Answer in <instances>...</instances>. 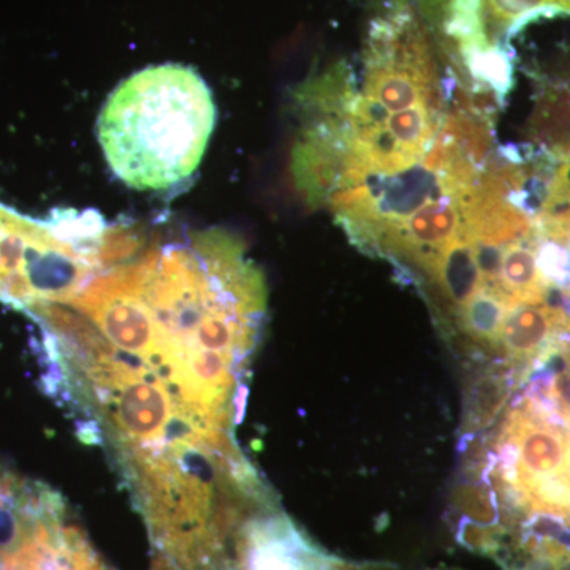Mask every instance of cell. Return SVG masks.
Instances as JSON below:
<instances>
[{
    "label": "cell",
    "mask_w": 570,
    "mask_h": 570,
    "mask_svg": "<svg viewBox=\"0 0 570 570\" xmlns=\"http://www.w3.org/2000/svg\"><path fill=\"white\" fill-rule=\"evenodd\" d=\"M510 305L504 296L490 287H483L478 295L461 307L453 318L456 330L466 337L468 343L478 352H497L502 324L508 316Z\"/></svg>",
    "instance_id": "obj_9"
},
{
    "label": "cell",
    "mask_w": 570,
    "mask_h": 570,
    "mask_svg": "<svg viewBox=\"0 0 570 570\" xmlns=\"http://www.w3.org/2000/svg\"><path fill=\"white\" fill-rule=\"evenodd\" d=\"M551 285L539 264L538 236L513 239L502 247L497 292L512 306L546 303Z\"/></svg>",
    "instance_id": "obj_8"
},
{
    "label": "cell",
    "mask_w": 570,
    "mask_h": 570,
    "mask_svg": "<svg viewBox=\"0 0 570 570\" xmlns=\"http://www.w3.org/2000/svg\"><path fill=\"white\" fill-rule=\"evenodd\" d=\"M520 389L460 523L469 546L505 557L542 543L570 549V376L547 365Z\"/></svg>",
    "instance_id": "obj_2"
},
{
    "label": "cell",
    "mask_w": 570,
    "mask_h": 570,
    "mask_svg": "<svg viewBox=\"0 0 570 570\" xmlns=\"http://www.w3.org/2000/svg\"><path fill=\"white\" fill-rule=\"evenodd\" d=\"M216 570H381L326 553L277 501L255 510L225 546Z\"/></svg>",
    "instance_id": "obj_5"
},
{
    "label": "cell",
    "mask_w": 570,
    "mask_h": 570,
    "mask_svg": "<svg viewBox=\"0 0 570 570\" xmlns=\"http://www.w3.org/2000/svg\"><path fill=\"white\" fill-rule=\"evenodd\" d=\"M0 570H115L62 494L0 460Z\"/></svg>",
    "instance_id": "obj_4"
},
{
    "label": "cell",
    "mask_w": 570,
    "mask_h": 570,
    "mask_svg": "<svg viewBox=\"0 0 570 570\" xmlns=\"http://www.w3.org/2000/svg\"><path fill=\"white\" fill-rule=\"evenodd\" d=\"M216 118L204 78L193 67L164 63L137 71L111 92L97 132L116 178L130 189L163 193L193 178Z\"/></svg>",
    "instance_id": "obj_3"
},
{
    "label": "cell",
    "mask_w": 570,
    "mask_h": 570,
    "mask_svg": "<svg viewBox=\"0 0 570 570\" xmlns=\"http://www.w3.org/2000/svg\"><path fill=\"white\" fill-rule=\"evenodd\" d=\"M449 9L474 22L480 52L508 50V40L542 17H570V0H450Z\"/></svg>",
    "instance_id": "obj_7"
},
{
    "label": "cell",
    "mask_w": 570,
    "mask_h": 570,
    "mask_svg": "<svg viewBox=\"0 0 570 570\" xmlns=\"http://www.w3.org/2000/svg\"><path fill=\"white\" fill-rule=\"evenodd\" d=\"M532 137L543 154L557 164L570 160V92L551 89L540 100L532 118Z\"/></svg>",
    "instance_id": "obj_10"
},
{
    "label": "cell",
    "mask_w": 570,
    "mask_h": 570,
    "mask_svg": "<svg viewBox=\"0 0 570 570\" xmlns=\"http://www.w3.org/2000/svg\"><path fill=\"white\" fill-rule=\"evenodd\" d=\"M47 392L100 445L145 521L204 515L258 474L236 441L266 298L193 257L115 264L29 307Z\"/></svg>",
    "instance_id": "obj_1"
},
{
    "label": "cell",
    "mask_w": 570,
    "mask_h": 570,
    "mask_svg": "<svg viewBox=\"0 0 570 570\" xmlns=\"http://www.w3.org/2000/svg\"><path fill=\"white\" fill-rule=\"evenodd\" d=\"M570 343V316L561 307L538 303L510 307L498 351L521 385L553 362Z\"/></svg>",
    "instance_id": "obj_6"
}]
</instances>
